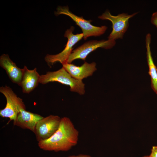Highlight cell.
<instances>
[{"label":"cell","instance_id":"obj_3","mask_svg":"<svg viewBox=\"0 0 157 157\" xmlns=\"http://www.w3.org/2000/svg\"><path fill=\"white\" fill-rule=\"evenodd\" d=\"M56 15L64 14L70 17L81 28L83 35V39L85 40L90 36H99L104 34L107 29L106 26H96L91 24V20H87L83 17L77 16L69 10L67 6H58L55 13Z\"/></svg>","mask_w":157,"mask_h":157},{"label":"cell","instance_id":"obj_1","mask_svg":"<svg viewBox=\"0 0 157 157\" xmlns=\"http://www.w3.org/2000/svg\"><path fill=\"white\" fill-rule=\"evenodd\" d=\"M78 136L79 132L70 119L64 117L54 133L49 138L38 142V145L44 150L67 151L77 144Z\"/></svg>","mask_w":157,"mask_h":157},{"label":"cell","instance_id":"obj_6","mask_svg":"<svg viewBox=\"0 0 157 157\" xmlns=\"http://www.w3.org/2000/svg\"><path fill=\"white\" fill-rule=\"evenodd\" d=\"M74 29V27L72 26L65 32L64 36L67 38L68 40L62 52L56 54H48L46 56L44 60L49 66H51L57 62L62 65L67 63V59L72 51L73 46L83 37V33L74 34L73 32Z\"/></svg>","mask_w":157,"mask_h":157},{"label":"cell","instance_id":"obj_15","mask_svg":"<svg viewBox=\"0 0 157 157\" xmlns=\"http://www.w3.org/2000/svg\"><path fill=\"white\" fill-rule=\"evenodd\" d=\"M149 156L151 157H157V146L152 147Z\"/></svg>","mask_w":157,"mask_h":157},{"label":"cell","instance_id":"obj_2","mask_svg":"<svg viewBox=\"0 0 157 157\" xmlns=\"http://www.w3.org/2000/svg\"><path fill=\"white\" fill-rule=\"evenodd\" d=\"M57 82L69 86L70 90L83 95L85 93V84L82 81L72 77L63 67L55 71H49L40 75L39 83L45 84L49 82Z\"/></svg>","mask_w":157,"mask_h":157},{"label":"cell","instance_id":"obj_16","mask_svg":"<svg viewBox=\"0 0 157 157\" xmlns=\"http://www.w3.org/2000/svg\"><path fill=\"white\" fill-rule=\"evenodd\" d=\"M68 157H92L91 156L87 155L80 154L78 155L70 156Z\"/></svg>","mask_w":157,"mask_h":157},{"label":"cell","instance_id":"obj_12","mask_svg":"<svg viewBox=\"0 0 157 157\" xmlns=\"http://www.w3.org/2000/svg\"><path fill=\"white\" fill-rule=\"evenodd\" d=\"M43 117L38 114L22 109L16 120L13 121V124L22 129H29L34 133L37 123Z\"/></svg>","mask_w":157,"mask_h":157},{"label":"cell","instance_id":"obj_4","mask_svg":"<svg viewBox=\"0 0 157 157\" xmlns=\"http://www.w3.org/2000/svg\"><path fill=\"white\" fill-rule=\"evenodd\" d=\"M0 92L5 97L6 103L5 107L0 110V116L8 118L10 121H15L22 109H26L23 100L18 97L12 89L6 85L0 88Z\"/></svg>","mask_w":157,"mask_h":157},{"label":"cell","instance_id":"obj_8","mask_svg":"<svg viewBox=\"0 0 157 157\" xmlns=\"http://www.w3.org/2000/svg\"><path fill=\"white\" fill-rule=\"evenodd\" d=\"M61 118L58 115H50L39 120L34 132L37 141L44 140L51 137L58 129Z\"/></svg>","mask_w":157,"mask_h":157},{"label":"cell","instance_id":"obj_17","mask_svg":"<svg viewBox=\"0 0 157 157\" xmlns=\"http://www.w3.org/2000/svg\"><path fill=\"white\" fill-rule=\"evenodd\" d=\"M142 157H151L150 156H149H149H143Z\"/></svg>","mask_w":157,"mask_h":157},{"label":"cell","instance_id":"obj_14","mask_svg":"<svg viewBox=\"0 0 157 157\" xmlns=\"http://www.w3.org/2000/svg\"><path fill=\"white\" fill-rule=\"evenodd\" d=\"M151 22L157 28V11L152 14L151 17Z\"/></svg>","mask_w":157,"mask_h":157},{"label":"cell","instance_id":"obj_13","mask_svg":"<svg viewBox=\"0 0 157 157\" xmlns=\"http://www.w3.org/2000/svg\"><path fill=\"white\" fill-rule=\"evenodd\" d=\"M151 41V35L148 33L146 36L145 45L147 60L149 68V74L151 77V88L157 94V68L152 56L150 48Z\"/></svg>","mask_w":157,"mask_h":157},{"label":"cell","instance_id":"obj_10","mask_svg":"<svg viewBox=\"0 0 157 157\" xmlns=\"http://www.w3.org/2000/svg\"><path fill=\"white\" fill-rule=\"evenodd\" d=\"M40 75L36 68L29 69L26 66L23 68V73L20 86L23 93L29 94L33 90L39 83Z\"/></svg>","mask_w":157,"mask_h":157},{"label":"cell","instance_id":"obj_11","mask_svg":"<svg viewBox=\"0 0 157 157\" xmlns=\"http://www.w3.org/2000/svg\"><path fill=\"white\" fill-rule=\"evenodd\" d=\"M0 66L5 70L10 81L19 86L23 69L18 67L10 58L9 55L5 54H3L0 57Z\"/></svg>","mask_w":157,"mask_h":157},{"label":"cell","instance_id":"obj_7","mask_svg":"<svg viewBox=\"0 0 157 157\" xmlns=\"http://www.w3.org/2000/svg\"><path fill=\"white\" fill-rule=\"evenodd\" d=\"M116 44L115 40H90L84 43L72 51L69 56L67 63H71L77 59L85 60L91 52L99 48L106 49L112 48Z\"/></svg>","mask_w":157,"mask_h":157},{"label":"cell","instance_id":"obj_5","mask_svg":"<svg viewBox=\"0 0 157 157\" xmlns=\"http://www.w3.org/2000/svg\"><path fill=\"white\" fill-rule=\"evenodd\" d=\"M138 13L129 15L122 13L117 16L112 15L107 10L98 18L102 20H109L112 24V31L108 37V40H115L122 39L129 26V20L136 15Z\"/></svg>","mask_w":157,"mask_h":157},{"label":"cell","instance_id":"obj_18","mask_svg":"<svg viewBox=\"0 0 157 157\" xmlns=\"http://www.w3.org/2000/svg\"></svg>","mask_w":157,"mask_h":157},{"label":"cell","instance_id":"obj_9","mask_svg":"<svg viewBox=\"0 0 157 157\" xmlns=\"http://www.w3.org/2000/svg\"><path fill=\"white\" fill-rule=\"evenodd\" d=\"M63 67L71 76L78 80L82 81L84 78L91 76L97 70L96 63H90L85 62L81 66H77L71 64L66 63Z\"/></svg>","mask_w":157,"mask_h":157}]
</instances>
